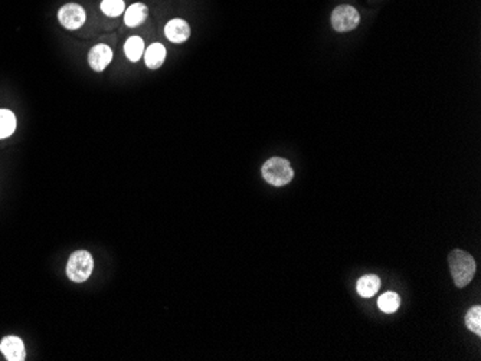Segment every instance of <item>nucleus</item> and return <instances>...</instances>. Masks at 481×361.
Here are the masks:
<instances>
[{"label": "nucleus", "mask_w": 481, "mask_h": 361, "mask_svg": "<svg viewBox=\"0 0 481 361\" xmlns=\"http://www.w3.org/2000/svg\"><path fill=\"white\" fill-rule=\"evenodd\" d=\"M448 265L457 288L467 287L473 281L475 274V261L470 254L456 249L448 255Z\"/></svg>", "instance_id": "obj_1"}, {"label": "nucleus", "mask_w": 481, "mask_h": 361, "mask_svg": "<svg viewBox=\"0 0 481 361\" xmlns=\"http://www.w3.org/2000/svg\"><path fill=\"white\" fill-rule=\"evenodd\" d=\"M262 177L272 186L283 187L292 180L294 171L288 160L281 159V157H272V159L264 163Z\"/></svg>", "instance_id": "obj_2"}, {"label": "nucleus", "mask_w": 481, "mask_h": 361, "mask_svg": "<svg viewBox=\"0 0 481 361\" xmlns=\"http://www.w3.org/2000/svg\"><path fill=\"white\" fill-rule=\"evenodd\" d=\"M92 271H94V259L87 250H76L74 252L67 263V276L72 282H85Z\"/></svg>", "instance_id": "obj_3"}, {"label": "nucleus", "mask_w": 481, "mask_h": 361, "mask_svg": "<svg viewBox=\"0 0 481 361\" xmlns=\"http://www.w3.org/2000/svg\"><path fill=\"white\" fill-rule=\"evenodd\" d=\"M361 14L350 5H340L332 13V26L336 32H349L358 28Z\"/></svg>", "instance_id": "obj_4"}, {"label": "nucleus", "mask_w": 481, "mask_h": 361, "mask_svg": "<svg viewBox=\"0 0 481 361\" xmlns=\"http://www.w3.org/2000/svg\"><path fill=\"white\" fill-rule=\"evenodd\" d=\"M85 18L87 17H85L84 8L76 3L64 5L58 12V19L61 25L70 30L80 29L85 23Z\"/></svg>", "instance_id": "obj_5"}, {"label": "nucleus", "mask_w": 481, "mask_h": 361, "mask_svg": "<svg viewBox=\"0 0 481 361\" xmlns=\"http://www.w3.org/2000/svg\"><path fill=\"white\" fill-rule=\"evenodd\" d=\"M111 61H113V51L110 46L104 43L96 45L88 54V64L97 72L104 71L108 65H110Z\"/></svg>", "instance_id": "obj_6"}, {"label": "nucleus", "mask_w": 481, "mask_h": 361, "mask_svg": "<svg viewBox=\"0 0 481 361\" xmlns=\"http://www.w3.org/2000/svg\"><path fill=\"white\" fill-rule=\"evenodd\" d=\"M0 351L9 361H23L26 357L25 344L17 336H8L0 341Z\"/></svg>", "instance_id": "obj_7"}, {"label": "nucleus", "mask_w": 481, "mask_h": 361, "mask_svg": "<svg viewBox=\"0 0 481 361\" xmlns=\"http://www.w3.org/2000/svg\"><path fill=\"white\" fill-rule=\"evenodd\" d=\"M166 38L173 43H183L191 36V26L183 19H172L164 26Z\"/></svg>", "instance_id": "obj_8"}, {"label": "nucleus", "mask_w": 481, "mask_h": 361, "mask_svg": "<svg viewBox=\"0 0 481 361\" xmlns=\"http://www.w3.org/2000/svg\"><path fill=\"white\" fill-rule=\"evenodd\" d=\"M381 278L376 275H363L356 282V291L362 298H372L381 289Z\"/></svg>", "instance_id": "obj_9"}, {"label": "nucleus", "mask_w": 481, "mask_h": 361, "mask_svg": "<svg viewBox=\"0 0 481 361\" xmlns=\"http://www.w3.org/2000/svg\"><path fill=\"white\" fill-rule=\"evenodd\" d=\"M166 59V48L162 43H153L145 52L146 67L150 69H159Z\"/></svg>", "instance_id": "obj_10"}, {"label": "nucleus", "mask_w": 481, "mask_h": 361, "mask_svg": "<svg viewBox=\"0 0 481 361\" xmlns=\"http://www.w3.org/2000/svg\"><path fill=\"white\" fill-rule=\"evenodd\" d=\"M149 14V8L143 3H134L131 5L126 13H124V22H126L127 26L130 28H136L138 25H142Z\"/></svg>", "instance_id": "obj_11"}, {"label": "nucleus", "mask_w": 481, "mask_h": 361, "mask_svg": "<svg viewBox=\"0 0 481 361\" xmlns=\"http://www.w3.org/2000/svg\"><path fill=\"white\" fill-rule=\"evenodd\" d=\"M17 130V117L9 109H0V140L10 137Z\"/></svg>", "instance_id": "obj_12"}, {"label": "nucleus", "mask_w": 481, "mask_h": 361, "mask_svg": "<svg viewBox=\"0 0 481 361\" xmlns=\"http://www.w3.org/2000/svg\"><path fill=\"white\" fill-rule=\"evenodd\" d=\"M124 52L131 62H137L145 54V42L140 36H131L124 45Z\"/></svg>", "instance_id": "obj_13"}, {"label": "nucleus", "mask_w": 481, "mask_h": 361, "mask_svg": "<svg viewBox=\"0 0 481 361\" xmlns=\"http://www.w3.org/2000/svg\"><path fill=\"white\" fill-rule=\"evenodd\" d=\"M378 307L381 308V311H383L386 314H392V312L398 311V308L400 307V296L392 291L385 292L379 298Z\"/></svg>", "instance_id": "obj_14"}, {"label": "nucleus", "mask_w": 481, "mask_h": 361, "mask_svg": "<svg viewBox=\"0 0 481 361\" xmlns=\"http://www.w3.org/2000/svg\"><path fill=\"white\" fill-rule=\"evenodd\" d=\"M465 325L475 336H481V307L475 305L469 309L465 316Z\"/></svg>", "instance_id": "obj_15"}, {"label": "nucleus", "mask_w": 481, "mask_h": 361, "mask_svg": "<svg viewBox=\"0 0 481 361\" xmlns=\"http://www.w3.org/2000/svg\"><path fill=\"white\" fill-rule=\"evenodd\" d=\"M101 10L110 18H117L121 13L126 10L122 0H103L101 2Z\"/></svg>", "instance_id": "obj_16"}]
</instances>
